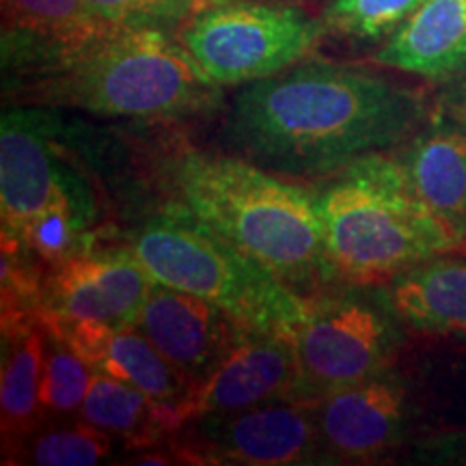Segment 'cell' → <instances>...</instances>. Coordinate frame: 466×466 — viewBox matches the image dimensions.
Segmentation results:
<instances>
[{
    "label": "cell",
    "mask_w": 466,
    "mask_h": 466,
    "mask_svg": "<svg viewBox=\"0 0 466 466\" xmlns=\"http://www.w3.org/2000/svg\"><path fill=\"white\" fill-rule=\"evenodd\" d=\"M423 119L419 93L365 69L311 61L242 85L223 137L268 171L313 179L400 145Z\"/></svg>",
    "instance_id": "obj_1"
},
{
    "label": "cell",
    "mask_w": 466,
    "mask_h": 466,
    "mask_svg": "<svg viewBox=\"0 0 466 466\" xmlns=\"http://www.w3.org/2000/svg\"><path fill=\"white\" fill-rule=\"evenodd\" d=\"M3 96L20 106L138 121L197 119L225 102L223 86L203 74L177 35L126 26H110L37 72L3 80Z\"/></svg>",
    "instance_id": "obj_2"
},
{
    "label": "cell",
    "mask_w": 466,
    "mask_h": 466,
    "mask_svg": "<svg viewBox=\"0 0 466 466\" xmlns=\"http://www.w3.org/2000/svg\"><path fill=\"white\" fill-rule=\"evenodd\" d=\"M173 199L302 299L333 285L318 195L242 156L184 149L165 165Z\"/></svg>",
    "instance_id": "obj_3"
},
{
    "label": "cell",
    "mask_w": 466,
    "mask_h": 466,
    "mask_svg": "<svg viewBox=\"0 0 466 466\" xmlns=\"http://www.w3.org/2000/svg\"><path fill=\"white\" fill-rule=\"evenodd\" d=\"M326 258L337 281L389 283L408 268L460 248L412 190L400 156H363L318 192Z\"/></svg>",
    "instance_id": "obj_4"
},
{
    "label": "cell",
    "mask_w": 466,
    "mask_h": 466,
    "mask_svg": "<svg viewBox=\"0 0 466 466\" xmlns=\"http://www.w3.org/2000/svg\"><path fill=\"white\" fill-rule=\"evenodd\" d=\"M137 259L156 283L212 302L253 333L294 339L307 299L288 288L258 259L171 201L127 233Z\"/></svg>",
    "instance_id": "obj_5"
},
{
    "label": "cell",
    "mask_w": 466,
    "mask_h": 466,
    "mask_svg": "<svg viewBox=\"0 0 466 466\" xmlns=\"http://www.w3.org/2000/svg\"><path fill=\"white\" fill-rule=\"evenodd\" d=\"M175 35L212 83L240 86L299 66L326 28L296 5L206 0Z\"/></svg>",
    "instance_id": "obj_6"
},
{
    "label": "cell",
    "mask_w": 466,
    "mask_h": 466,
    "mask_svg": "<svg viewBox=\"0 0 466 466\" xmlns=\"http://www.w3.org/2000/svg\"><path fill=\"white\" fill-rule=\"evenodd\" d=\"M391 305L359 289L318 291L296 330L294 350L305 401H318L389 370L398 330Z\"/></svg>",
    "instance_id": "obj_7"
},
{
    "label": "cell",
    "mask_w": 466,
    "mask_h": 466,
    "mask_svg": "<svg viewBox=\"0 0 466 466\" xmlns=\"http://www.w3.org/2000/svg\"><path fill=\"white\" fill-rule=\"evenodd\" d=\"M182 464H335L319 434L316 401H275L197 419L167 441Z\"/></svg>",
    "instance_id": "obj_8"
},
{
    "label": "cell",
    "mask_w": 466,
    "mask_h": 466,
    "mask_svg": "<svg viewBox=\"0 0 466 466\" xmlns=\"http://www.w3.org/2000/svg\"><path fill=\"white\" fill-rule=\"evenodd\" d=\"M55 108L11 104L0 116V240L20 242L56 190L80 171L61 147Z\"/></svg>",
    "instance_id": "obj_9"
},
{
    "label": "cell",
    "mask_w": 466,
    "mask_h": 466,
    "mask_svg": "<svg viewBox=\"0 0 466 466\" xmlns=\"http://www.w3.org/2000/svg\"><path fill=\"white\" fill-rule=\"evenodd\" d=\"M154 279L130 248H97L46 272L42 318L137 326Z\"/></svg>",
    "instance_id": "obj_10"
},
{
    "label": "cell",
    "mask_w": 466,
    "mask_h": 466,
    "mask_svg": "<svg viewBox=\"0 0 466 466\" xmlns=\"http://www.w3.org/2000/svg\"><path fill=\"white\" fill-rule=\"evenodd\" d=\"M137 326L195 389L253 333L225 309L162 283L151 288Z\"/></svg>",
    "instance_id": "obj_11"
},
{
    "label": "cell",
    "mask_w": 466,
    "mask_h": 466,
    "mask_svg": "<svg viewBox=\"0 0 466 466\" xmlns=\"http://www.w3.org/2000/svg\"><path fill=\"white\" fill-rule=\"evenodd\" d=\"M288 400L305 401L294 343L288 337L250 333L179 408L177 430L208 415Z\"/></svg>",
    "instance_id": "obj_12"
},
{
    "label": "cell",
    "mask_w": 466,
    "mask_h": 466,
    "mask_svg": "<svg viewBox=\"0 0 466 466\" xmlns=\"http://www.w3.org/2000/svg\"><path fill=\"white\" fill-rule=\"evenodd\" d=\"M319 434L339 462H367L404 441L408 425V389L389 370L316 401Z\"/></svg>",
    "instance_id": "obj_13"
},
{
    "label": "cell",
    "mask_w": 466,
    "mask_h": 466,
    "mask_svg": "<svg viewBox=\"0 0 466 466\" xmlns=\"http://www.w3.org/2000/svg\"><path fill=\"white\" fill-rule=\"evenodd\" d=\"M44 326L66 339L93 371L119 378L147 393L171 415L173 432L177 430L179 408L195 391V384L151 343L138 326H116L104 322H52Z\"/></svg>",
    "instance_id": "obj_14"
},
{
    "label": "cell",
    "mask_w": 466,
    "mask_h": 466,
    "mask_svg": "<svg viewBox=\"0 0 466 466\" xmlns=\"http://www.w3.org/2000/svg\"><path fill=\"white\" fill-rule=\"evenodd\" d=\"M110 26L85 0H3V80L37 72Z\"/></svg>",
    "instance_id": "obj_15"
},
{
    "label": "cell",
    "mask_w": 466,
    "mask_h": 466,
    "mask_svg": "<svg viewBox=\"0 0 466 466\" xmlns=\"http://www.w3.org/2000/svg\"><path fill=\"white\" fill-rule=\"evenodd\" d=\"M400 160L419 199L466 248V113L436 115Z\"/></svg>",
    "instance_id": "obj_16"
},
{
    "label": "cell",
    "mask_w": 466,
    "mask_h": 466,
    "mask_svg": "<svg viewBox=\"0 0 466 466\" xmlns=\"http://www.w3.org/2000/svg\"><path fill=\"white\" fill-rule=\"evenodd\" d=\"M0 339V432L3 462L42 428L46 335L42 318H5Z\"/></svg>",
    "instance_id": "obj_17"
},
{
    "label": "cell",
    "mask_w": 466,
    "mask_h": 466,
    "mask_svg": "<svg viewBox=\"0 0 466 466\" xmlns=\"http://www.w3.org/2000/svg\"><path fill=\"white\" fill-rule=\"evenodd\" d=\"M374 63L430 80L466 72V0H425L376 50Z\"/></svg>",
    "instance_id": "obj_18"
},
{
    "label": "cell",
    "mask_w": 466,
    "mask_h": 466,
    "mask_svg": "<svg viewBox=\"0 0 466 466\" xmlns=\"http://www.w3.org/2000/svg\"><path fill=\"white\" fill-rule=\"evenodd\" d=\"M395 318L421 333L466 335V261L428 259L389 281Z\"/></svg>",
    "instance_id": "obj_19"
},
{
    "label": "cell",
    "mask_w": 466,
    "mask_h": 466,
    "mask_svg": "<svg viewBox=\"0 0 466 466\" xmlns=\"http://www.w3.org/2000/svg\"><path fill=\"white\" fill-rule=\"evenodd\" d=\"M80 419L126 441L132 450L154 447L173 434L171 415L165 408L141 389L100 371H93Z\"/></svg>",
    "instance_id": "obj_20"
},
{
    "label": "cell",
    "mask_w": 466,
    "mask_h": 466,
    "mask_svg": "<svg viewBox=\"0 0 466 466\" xmlns=\"http://www.w3.org/2000/svg\"><path fill=\"white\" fill-rule=\"evenodd\" d=\"M113 441L104 430L91 423H74L67 428H52L48 432H35L11 464L37 466H93L113 453Z\"/></svg>",
    "instance_id": "obj_21"
},
{
    "label": "cell",
    "mask_w": 466,
    "mask_h": 466,
    "mask_svg": "<svg viewBox=\"0 0 466 466\" xmlns=\"http://www.w3.org/2000/svg\"><path fill=\"white\" fill-rule=\"evenodd\" d=\"M425 0H329L322 11L326 35L378 42L391 37Z\"/></svg>",
    "instance_id": "obj_22"
},
{
    "label": "cell",
    "mask_w": 466,
    "mask_h": 466,
    "mask_svg": "<svg viewBox=\"0 0 466 466\" xmlns=\"http://www.w3.org/2000/svg\"><path fill=\"white\" fill-rule=\"evenodd\" d=\"M44 410L52 412V415H69V412L80 410V406H83L86 391H89L93 370L78 357V352L66 339H61L48 326H44Z\"/></svg>",
    "instance_id": "obj_23"
},
{
    "label": "cell",
    "mask_w": 466,
    "mask_h": 466,
    "mask_svg": "<svg viewBox=\"0 0 466 466\" xmlns=\"http://www.w3.org/2000/svg\"><path fill=\"white\" fill-rule=\"evenodd\" d=\"M100 20L126 28L177 33L206 0H85Z\"/></svg>",
    "instance_id": "obj_24"
},
{
    "label": "cell",
    "mask_w": 466,
    "mask_h": 466,
    "mask_svg": "<svg viewBox=\"0 0 466 466\" xmlns=\"http://www.w3.org/2000/svg\"><path fill=\"white\" fill-rule=\"evenodd\" d=\"M419 462L428 464H466V430L439 434L417 447Z\"/></svg>",
    "instance_id": "obj_25"
},
{
    "label": "cell",
    "mask_w": 466,
    "mask_h": 466,
    "mask_svg": "<svg viewBox=\"0 0 466 466\" xmlns=\"http://www.w3.org/2000/svg\"><path fill=\"white\" fill-rule=\"evenodd\" d=\"M460 113H466V85L462 86V91H460Z\"/></svg>",
    "instance_id": "obj_26"
},
{
    "label": "cell",
    "mask_w": 466,
    "mask_h": 466,
    "mask_svg": "<svg viewBox=\"0 0 466 466\" xmlns=\"http://www.w3.org/2000/svg\"><path fill=\"white\" fill-rule=\"evenodd\" d=\"M270 3H294V0H270Z\"/></svg>",
    "instance_id": "obj_27"
}]
</instances>
